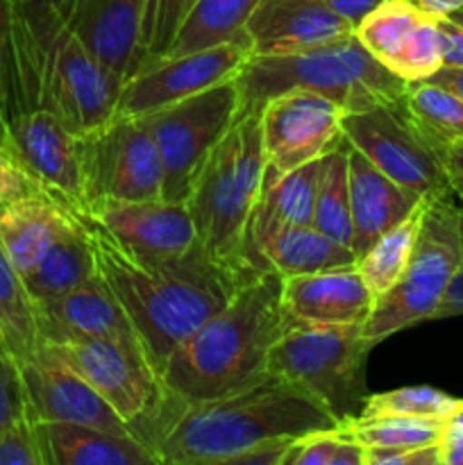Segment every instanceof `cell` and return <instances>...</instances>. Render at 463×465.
I'll list each match as a JSON object with an SVG mask.
<instances>
[{
  "mask_svg": "<svg viewBox=\"0 0 463 465\" xmlns=\"http://www.w3.org/2000/svg\"><path fill=\"white\" fill-rule=\"evenodd\" d=\"M80 218L94 245L98 275L123 304L159 375L171 354L257 272L218 262L200 243L175 257H134L89 213L82 212Z\"/></svg>",
  "mask_w": 463,
  "mask_h": 465,
  "instance_id": "cell-1",
  "label": "cell"
},
{
  "mask_svg": "<svg viewBox=\"0 0 463 465\" xmlns=\"http://www.w3.org/2000/svg\"><path fill=\"white\" fill-rule=\"evenodd\" d=\"M339 425L307 391L268 372L221 398L186 404L171 400L153 450L159 463L227 465L254 445L298 440Z\"/></svg>",
  "mask_w": 463,
  "mask_h": 465,
  "instance_id": "cell-2",
  "label": "cell"
},
{
  "mask_svg": "<svg viewBox=\"0 0 463 465\" xmlns=\"http://www.w3.org/2000/svg\"><path fill=\"white\" fill-rule=\"evenodd\" d=\"M286 330L281 277L257 271L230 302L186 339L162 372L172 402H202L268 375V354Z\"/></svg>",
  "mask_w": 463,
  "mask_h": 465,
  "instance_id": "cell-3",
  "label": "cell"
},
{
  "mask_svg": "<svg viewBox=\"0 0 463 465\" xmlns=\"http://www.w3.org/2000/svg\"><path fill=\"white\" fill-rule=\"evenodd\" d=\"M241 112L261 109L263 103L293 89L313 91L334 100L343 112L372 104L398 103L409 82L381 66L354 35L320 48L280 57H250L236 77Z\"/></svg>",
  "mask_w": 463,
  "mask_h": 465,
  "instance_id": "cell-4",
  "label": "cell"
},
{
  "mask_svg": "<svg viewBox=\"0 0 463 465\" xmlns=\"http://www.w3.org/2000/svg\"><path fill=\"white\" fill-rule=\"evenodd\" d=\"M266 153L259 109L241 112L195 177L186 207L193 216L198 243L213 259L250 268L243 241L250 213L263 189Z\"/></svg>",
  "mask_w": 463,
  "mask_h": 465,
  "instance_id": "cell-5",
  "label": "cell"
},
{
  "mask_svg": "<svg viewBox=\"0 0 463 465\" xmlns=\"http://www.w3.org/2000/svg\"><path fill=\"white\" fill-rule=\"evenodd\" d=\"M454 195L429 198L420 230L402 277L375 298L363 322V339L372 345L422 321H431L449 282L463 263L458 204Z\"/></svg>",
  "mask_w": 463,
  "mask_h": 465,
  "instance_id": "cell-6",
  "label": "cell"
},
{
  "mask_svg": "<svg viewBox=\"0 0 463 465\" xmlns=\"http://www.w3.org/2000/svg\"><path fill=\"white\" fill-rule=\"evenodd\" d=\"M372 343L363 325H300L286 330L268 354V372L316 398L331 416H359L366 400L363 363Z\"/></svg>",
  "mask_w": 463,
  "mask_h": 465,
  "instance_id": "cell-7",
  "label": "cell"
},
{
  "mask_svg": "<svg viewBox=\"0 0 463 465\" xmlns=\"http://www.w3.org/2000/svg\"><path fill=\"white\" fill-rule=\"evenodd\" d=\"M41 348L66 363L95 393L103 395L113 411L132 425L136 436L153 448L159 422L171 404V395L141 339L77 336L66 341H44Z\"/></svg>",
  "mask_w": 463,
  "mask_h": 465,
  "instance_id": "cell-8",
  "label": "cell"
},
{
  "mask_svg": "<svg viewBox=\"0 0 463 465\" xmlns=\"http://www.w3.org/2000/svg\"><path fill=\"white\" fill-rule=\"evenodd\" d=\"M125 82L98 62L73 30L50 41L18 89L16 114L45 107L75 136L107 125L118 112ZM14 114V116H16Z\"/></svg>",
  "mask_w": 463,
  "mask_h": 465,
  "instance_id": "cell-9",
  "label": "cell"
},
{
  "mask_svg": "<svg viewBox=\"0 0 463 465\" xmlns=\"http://www.w3.org/2000/svg\"><path fill=\"white\" fill-rule=\"evenodd\" d=\"M239 116L241 91L236 80L222 82L202 94L189 95L141 116L148 123L162 154L163 200H189L204 162Z\"/></svg>",
  "mask_w": 463,
  "mask_h": 465,
  "instance_id": "cell-10",
  "label": "cell"
},
{
  "mask_svg": "<svg viewBox=\"0 0 463 465\" xmlns=\"http://www.w3.org/2000/svg\"><path fill=\"white\" fill-rule=\"evenodd\" d=\"M343 139L384 175L422 198L454 195L443 150L436 148L398 103L343 112Z\"/></svg>",
  "mask_w": 463,
  "mask_h": 465,
  "instance_id": "cell-11",
  "label": "cell"
},
{
  "mask_svg": "<svg viewBox=\"0 0 463 465\" xmlns=\"http://www.w3.org/2000/svg\"><path fill=\"white\" fill-rule=\"evenodd\" d=\"M86 209L98 200H157L163 163L157 141L141 116H113L80 136Z\"/></svg>",
  "mask_w": 463,
  "mask_h": 465,
  "instance_id": "cell-12",
  "label": "cell"
},
{
  "mask_svg": "<svg viewBox=\"0 0 463 465\" xmlns=\"http://www.w3.org/2000/svg\"><path fill=\"white\" fill-rule=\"evenodd\" d=\"M252 57L248 32L225 44L143 64L123 84L116 116H145L241 75Z\"/></svg>",
  "mask_w": 463,
  "mask_h": 465,
  "instance_id": "cell-13",
  "label": "cell"
},
{
  "mask_svg": "<svg viewBox=\"0 0 463 465\" xmlns=\"http://www.w3.org/2000/svg\"><path fill=\"white\" fill-rule=\"evenodd\" d=\"M266 153V180L286 175L330 154L343 143V109L334 100L304 89L286 91L259 109Z\"/></svg>",
  "mask_w": 463,
  "mask_h": 465,
  "instance_id": "cell-14",
  "label": "cell"
},
{
  "mask_svg": "<svg viewBox=\"0 0 463 465\" xmlns=\"http://www.w3.org/2000/svg\"><path fill=\"white\" fill-rule=\"evenodd\" d=\"M9 134V150L34 177L41 191L71 212H86L80 136L73 134L57 114L45 107L18 112L12 118Z\"/></svg>",
  "mask_w": 463,
  "mask_h": 465,
  "instance_id": "cell-15",
  "label": "cell"
},
{
  "mask_svg": "<svg viewBox=\"0 0 463 465\" xmlns=\"http://www.w3.org/2000/svg\"><path fill=\"white\" fill-rule=\"evenodd\" d=\"M354 36L384 68L404 82H422L443 66L438 18L413 0H386L368 14Z\"/></svg>",
  "mask_w": 463,
  "mask_h": 465,
  "instance_id": "cell-16",
  "label": "cell"
},
{
  "mask_svg": "<svg viewBox=\"0 0 463 465\" xmlns=\"http://www.w3.org/2000/svg\"><path fill=\"white\" fill-rule=\"evenodd\" d=\"M16 368L27 409L34 413L36 420L75 422L139 439L132 425L113 411L103 395L95 393L77 372L41 345L30 359L18 361Z\"/></svg>",
  "mask_w": 463,
  "mask_h": 465,
  "instance_id": "cell-17",
  "label": "cell"
},
{
  "mask_svg": "<svg viewBox=\"0 0 463 465\" xmlns=\"http://www.w3.org/2000/svg\"><path fill=\"white\" fill-rule=\"evenodd\" d=\"M89 213L130 254L141 259H166L198 243L193 216L186 203L171 200H98Z\"/></svg>",
  "mask_w": 463,
  "mask_h": 465,
  "instance_id": "cell-18",
  "label": "cell"
},
{
  "mask_svg": "<svg viewBox=\"0 0 463 465\" xmlns=\"http://www.w3.org/2000/svg\"><path fill=\"white\" fill-rule=\"evenodd\" d=\"M245 32L252 57L307 53L354 35L352 25L325 0H261Z\"/></svg>",
  "mask_w": 463,
  "mask_h": 465,
  "instance_id": "cell-19",
  "label": "cell"
},
{
  "mask_svg": "<svg viewBox=\"0 0 463 465\" xmlns=\"http://www.w3.org/2000/svg\"><path fill=\"white\" fill-rule=\"evenodd\" d=\"M372 302L375 298L357 266L281 280V309L286 322L363 325L370 316Z\"/></svg>",
  "mask_w": 463,
  "mask_h": 465,
  "instance_id": "cell-20",
  "label": "cell"
},
{
  "mask_svg": "<svg viewBox=\"0 0 463 465\" xmlns=\"http://www.w3.org/2000/svg\"><path fill=\"white\" fill-rule=\"evenodd\" d=\"M148 0H80L68 30L123 82L143 66L141 27Z\"/></svg>",
  "mask_w": 463,
  "mask_h": 465,
  "instance_id": "cell-21",
  "label": "cell"
},
{
  "mask_svg": "<svg viewBox=\"0 0 463 465\" xmlns=\"http://www.w3.org/2000/svg\"><path fill=\"white\" fill-rule=\"evenodd\" d=\"M36 312H39L41 343L77 339V336L139 339L123 304L100 275L59 298L36 302Z\"/></svg>",
  "mask_w": 463,
  "mask_h": 465,
  "instance_id": "cell-22",
  "label": "cell"
},
{
  "mask_svg": "<svg viewBox=\"0 0 463 465\" xmlns=\"http://www.w3.org/2000/svg\"><path fill=\"white\" fill-rule=\"evenodd\" d=\"M348 173L354 227L352 250L359 259V254L366 252L381 234L411 216L427 198L411 193L390 180L352 145L348 148Z\"/></svg>",
  "mask_w": 463,
  "mask_h": 465,
  "instance_id": "cell-23",
  "label": "cell"
},
{
  "mask_svg": "<svg viewBox=\"0 0 463 465\" xmlns=\"http://www.w3.org/2000/svg\"><path fill=\"white\" fill-rule=\"evenodd\" d=\"M327 154L286 173V175L263 182L261 193H259L252 213H250L243 241V262L252 271H257L254 259H257L259 248L271 236L286 230V227L311 225L318 182H320Z\"/></svg>",
  "mask_w": 463,
  "mask_h": 465,
  "instance_id": "cell-24",
  "label": "cell"
},
{
  "mask_svg": "<svg viewBox=\"0 0 463 465\" xmlns=\"http://www.w3.org/2000/svg\"><path fill=\"white\" fill-rule=\"evenodd\" d=\"M45 465H159L148 443L75 422L39 420Z\"/></svg>",
  "mask_w": 463,
  "mask_h": 465,
  "instance_id": "cell-25",
  "label": "cell"
},
{
  "mask_svg": "<svg viewBox=\"0 0 463 465\" xmlns=\"http://www.w3.org/2000/svg\"><path fill=\"white\" fill-rule=\"evenodd\" d=\"M73 223L75 212L48 195L0 204V248L23 275L41 262Z\"/></svg>",
  "mask_w": 463,
  "mask_h": 465,
  "instance_id": "cell-26",
  "label": "cell"
},
{
  "mask_svg": "<svg viewBox=\"0 0 463 465\" xmlns=\"http://www.w3.org/2000/svg\"><path fill=\"white\" fill-rule=\"evenodd\" d=\"M357 266V252L318 232L313 225H295L277 232L259 248L254 268L286 277L339 271Z\"/></svg>",
  "mask_w": 463,
  "mask_h": 465,
  "instance_id": "cell-27",
  "label": "cell"
},
{
  "mask_svg": "<svg viewBox=\"0 0 463 465\" xmlns=\"http://www.w3.org/2000/svg\"><path fill=\"white\" fill-rule=\"evenodd\" d=\"M95 275H98V263H95L94 245L80 213L75 212V223L54 241L41 262L21 277L32 300L45 302L86 284Z\"/></svg>",
  "mask_w": 463,
  "mask_h": 465,
  "instance_id": "cell-28",
  "label": "cell"
},
{
  "mask_svg": "<svg viewBox=\"0 0 463 465\" xmlns=\"http://www.w3.org/2000/svg\"><path fill=\"white\" fill-rule=\"evenodd\" d=\"M80 0H12L14 41V109L27 73L45 45L68 30Z\"/></svg>",
  "mask_w": 463,
  "mask_h": 465,
  "instance_id": "cell-29",
  "label": "cell"
},
{
  "mask_svg": "<svg viewBox=\"0 0 463 465\" xmlns=\"http://www.w3.org/2000/svg\"><path fill=\"white\" fill-rule=\"evenodd\" d=\"M259 3L261 0H195L163 57L195 53L236 39L245 32Z\"/></svg>",
  "mask_w": 463,
  "mask_h": 465,
  "instance_id": "cell-30",
  "label": "cell"
},
{
  "mask_svg": "<svg viewBox=\"0 0 463 465\" xmlns=\"http://www.w3.org/2000/svg\"><path fill=\"white\" fill-rule=\"evenodd\" d=\"M39 345L36 302L27 293L21 272L0 248V348L18 363L30 359Z\"/></svg>",
  "mask_w": 463,
  "mask_h": 465,
  "instance_id": "cell-31",
  "label": "cell"
},
{
  "mask_svg": "<svg viewBox=\"0 0 463 465\" xmlns=\"http://www.w3.org/2000/svg\"><path fill=\"white\" fill-rule=\"evenodd\" d=\"M348 141L327 154L320 182L316 191L311 225L331 241L352 248V200H350V173H348Z\"/></svg>",
  "mask_w": 463,
  "mask_h": 465,
  "instance_id": "cell-32",
  "label": "cell"
},
{
  "mask_svg": "<svg viewBox=\"0 0 463 465\" xmlns=\"http://www.w3.org/2000/svg\"><path fill=\"white\" fill-rule=\"evenodd\" d=\"M427 200L411 216L404 218L399 225H395L386 234H381L366 252L359 254L357 271L363 277L368 289H370L372 298L384 295L402 277L404 268H407L409 259H411L413 245H416V236L418 230H420Z\"/></svg>",
  "mask_w": 463,
  "mask_h": 465,
  "instance_id": "cell-33",
  "label": "cell"
},
{
  "mask_svg": "<svg viewBox=\"0 0 463 465\" xmlns=\"http://www.w3.org/2000/svg\"><path fill=\"white\" fill-rule=\"evenodd\" d=\"M404 107L438 150L463 141V100L445 86L429 80L409 82Z\"/></svg>",
  "mask_w": 463,
  "mask_h": 465,
  "instance_id": "cell-34",
  "label": "cell"
},
{
  "mask_svg": "<svg viewBox=\"0 0 463 465\" xmlns=\"http://www.w3.org/2000/svg\"><path fill=\"white\" fill-rule=\"evenodd\" d=\"M445 420L409 416H354L340 420L339 427L363 448L404 450L440 443L445 436Z\"/></svg>",
  "mask_w": 463,
  "mask_h": 465,
  "instance_id": "cell-35",
  "label": "cell"
},
{
  "mask_svg": "<svg viewBox=\"0 0 463 465\" xmlns=\"http://www.w3.org/2000/svg\"><path fill=\"white\" fill-rule=\"evenodd\" d=\"M458 404L461 400L431 386H404V389L386 391V393L366 395L359 416H409L445 420Z\"/></svg>",
  "mask_w": 463,
  "mask_h": 465,
  "instance_id": "cell-36",
  "label": "cell"
},
{
  "mask_svg": "<svg viewBox=\"0 0 463 465\" xmlns=\"http://www.w3.org/2000/svg\"><path fill=\"white\" fill-rule=\"evenodd\" d=\"M366 448L340 427L316 431L291 445L286 465H366Z\"/></svg>",
  "mask_w": 463,
  "mask_h": 465,
  "instance_id": "cell-37",
  "label": "cell"
},
{
  "mask_svg": "<svg viewBox=\"0 0 463 465\" xmlns=\"http://www.w3.org/2000/svg\"><path fill=\"white\" fill-rule=\"evenodd\" d=\"M195 0H148L141 27L143 64L163 57Z\"/></svg>",
  "mask_w": 463,
  "mask_h": 465,
  "instance_id": "cell-38",
  "label": "cell"
},
{
  "mask_svg": "<svg viewBox=\"0 0 463 465\" xmlns=\"http://www.w3.org/2000/svg\"><path fill=\"white\" fill-rule=\"evenodd\" d=\"M0 465H45L39 420L27 407L0 431Z\"/></svg>",
  "mask_w": 463,
  "mask_h": 465,
  "instance_id": "cell-39",
  "label": "cell"
},
{
  "mask_svg": "<svg viewBox=\"0 0 463 465\" xmlns=\"http://www.w3.org/2000/svg\"><path fill=\"white\" fill-rule=\"evenodd\" d=\"M14 118V41L12 0H0V145L9 150ZM12 153V150H9Z\"/></svg>",
  "mask_w": 463,
  "mask_h": 465,
  "instance_id": "cell-40",
  "label": "cell"
},
{
  "mask_svg": "<svg viewBox=\"0 0 463 465\" xmlns=\"http://www.w3.org/2000/svg\"><path fill=\"white\" fill-rule=\"evenodd\" d=\"M30 195H45L34 177L25 171L21 162L0 145V204L16 203ZM50 198V195H48Z\"/></svg>",
  "mask_w": 463,
  "mask_h": 465,
  "instance_id": "cell-41",
  "label": "cell"
},
{
  "mask_svg": "<svg viewBox=\"0 0 463 465\" xmlns=\"http://www.w3.org/2000/svg\"><path fill=\"white\" fill-rule=\"evenodd\" d=\"M25 393H23L21 375L16 361L0 348V431L25 411Z\"/></svg>",
  "mask_w": 463,
  "mask_h": 465,
  "instance_id": "cell-42",
  "label": "cell"
},
{
  "mask_svg": "<svg viewBox=\"0 0 463 465\" xmlns=\"http://www.w3.org/2000/svg\"><path fill=\"white\" fill-rule=\"evenodd\" d=\"M363 461H366V465H443L440 443L404 450L366 448V459Z\"/></svg>",
  "mask_w": 463,
  "mask_h": 465,
  "instance_id": "cell-43",
  "label": "cell"
},
{
  "mask_svg": "<svg viewBox=\"0 0 463 465\" xmlns=\"http://www.w3.org/2000/svg\"><path fill=\"white\" fill-rule=\"evenodd\" d=\"M443 66L463 68V9L438 18Z\"/></svg>",
  "mask_w": 463,
  "mask_h": 465,
  "instance_id": "cell-44",
  "label": "cell"
},
{
  "mask_svg": "<svg viewBox=\"0 0 463 465\" xmlns=\"http://www.w3.org/2000/svg\"><path fill=\"white\" fill-rule=\"evenodd\" d=\"M293 443L295 440L289 439L268 440V443L254 445V448L236 454L227 465H286V457H289Z\"/></svg>",
  "mask_w": 463,
  "mask_h": 465,
  "instance_id": "cell-45",
  "label": "cell"
},
{
  "mask_svg": "<svg viewBox=\"0 0 463 465\" xmlns=\"http://www.w3.org/2000/svg\"><path fill=\"white\" fill-rule=\"evenodd\" d=\"M452 316H463V263L457 271V275L452 277V282H449L448 291H445L443 300H440L431 321H443V318Z\"/></svg>",
  "mask_w": 463,
  "mask_h": 465,
  "instance_id": "cell-46",
  "label": "cell"
},
{
  "mask_svg": "<svg viewBox=\"0 0 463 465\" xmlns=\"http://www.w3.org/2000/svg\"><path fill=\"white\" fill-rule=\"evenodd\" d=\"M331 9H334L339 16H343L345 21L354 27L363 21L370 12H375L381 3L386 0H325Z\"/></svg>",
  "mask_w": 463,
  "mask_h": 465,
  "instance_id": "cell-47",
  "label": "cell"
},
{
  "mask_svg": "<svg viewBox=\"0 0 463 465\" xmlns=\"http://www.w3.org/2000/svg\"><path fill=\"white\" fill-rule=\"evenodd\" d=\"M443 159L454 195H457V198H463V141L448 145V148L443 150Z\"/></svg>",
  "mask_w": 463,
  "mask_h": 465,
  "instance_id": "cell-48",
  "label": "cell"
},
{
  "mask_svg": "<svg viewBox=\"0 0 463 465\" xmlns=\"http://www.w3.org/2000/svg\"><path fill=\"white\" fill-rule=\"evenodd\" d=\"M440 459H443V465H463V430L443 436Z\"/></svg>",
  "mask_w": 463,
  "mask_h": 465,
  "instance_id": "cell-49",
  "label": "cell"
},
{
  "mask_svg": "<svg viewBox=\"0 0 463 465\" xmlns=\"http://www.w3.org/2000/svg\"><path fill=\"white\" fill-rule=\"evenodd\" d=\"M427 80L434 82V84L445 86V89H449L452 94H457L458 98L463 100V68L440 66L438 71H436L431 77H427Z\"/></svg>",
  "mask_w": 463,
  "mask_h": 465,
  "instance_id": "cell-50",
  "label": "cell"
},
{
  "mask_svg": "<svg viewBox=\"0 0 463 465\" xmlns=\"http://www.w3.org/2000/svg\"><path fill=\"white\" fill-rule=\"evenodd\" d=\"M413 3L436 18L449 16V14L463 9V0H413Z\"/></svg>",
  "mask_w": 463,
  "mask_h": 465,
  "instance_id": "cell-51",
  "label": "cell"
},
{
  "mask_svg": "<svg viewBox=\"0 0 463 465\" xmlns=\"http://www.w3.org/2000/svg\"><path fill=\"white\" fill-rule=\"evenodd\" d=\"M458 200H461V204H458V225H461V241H463V198Z\"/></svg>",
  "mask_w": 463,
  "mask_h": 465,
  "instance_id": "cell-52",
  "label": "cell"
}]
</instances>
